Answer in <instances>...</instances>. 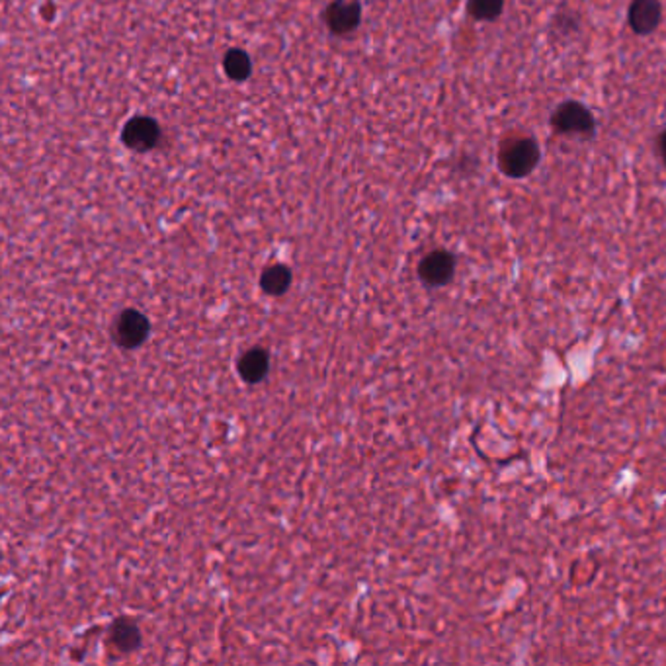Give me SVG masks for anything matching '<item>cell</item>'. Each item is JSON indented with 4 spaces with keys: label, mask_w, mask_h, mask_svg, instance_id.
I'll list each match as a JSON object with an SVG mask.
<instances>
[{
    "label": "cell",
    "mask_w": 666,
    "mask_h": 666,
    "mask_svg": "<svg viewBox=\"0 0 666 666\" xmlns=\"http://www.w3.org/2000/svg\"><path fill=\"white\" fill-rule=\"evenodd\" d=\"M659 153H661L662 162L666 164V129L659 136Z\"/></svg>",
    "instance_id": "obj_13"
},
{
    "label": "cell",
    "mask_w": 666,
    "mask_h": 666,
    "mask_svg": "<svg viewBox=\"0 0 666 666\" xmlns=\"http://www.w3.org/2000/svg\"><path fill=\"white\" fill-rule=\"evenodd\" d=\"M539 162V147L534 139H514L506 143L501 154H498V164L501 171L510 179H524Z\"/></svg>",
    "instance_id": "obj_1"
},
{
    "label": "cell",
    "mask_w": 666,
    "mask_h": 666,
    "mask_svg": "<svg viewBox=\"0 0 666 666\" xmlns=\"http://www.w3.org/2000/svg\"><path fill=\"white\" fill-rule=\"evenodd\" d=\"M149 337V320L136 309H127L119 315L116 325V338L126 348L141 346Z\"/></svg>",
    "instance_id": "obj_3"
},
{
    "label": "cell",
    "mask_w": 666,
    "mask_h": 666,
    "mask_svg": "<svg viewBox=\"0 0 666 666\" xmlns=\"http://www.w3.org/2000/svg\"><path fill=\"white\" fill-rule=\"evenodd\" d=\"M360 14L362 10L356 0H337L329 8L327 22L335 33H346L358 26Z\"/></svg>",
    "instance_id": "obj_7"
},
{
    "label": "cell",
    "mask_w": 666,
    "mask_h": 666,
    "mask_svg": "<svg viewBox=\"0 0 666 666\" xmlns=\"http://www.w3.org/2000/svg\"><path fill=\"white\" fill-rule=\"evenodd\" d=\"M262 290L270 295H282L292 284V272L287 266L274 264L262 274Z\"/></svg>",
    "instance_id": "obj_9"
},
{
    "label": "cell",
    "mask_w": 666,
    "mask_h": 666,
    "mask_svg": "<svg viewBox=\"0 0 666 666\" xmlns=\"http://www.w3.org/2000/svg\"><path fill=\"white\" fill-rule=\"evenodd\" d=\"M455 272V259L448 250H434L430 252L425 260L418 266V274L423 277V282L438 287L446 285Z\"/></svg>",
    "instance_id": "obj_4"
},
{
    "label": "cell",
    "mask_w": 666,
    "mask_h": 666,
    "mask_svg": "<svg viewBox=\"0 0 666 666\" xmlns=\"http://www.w3.org/2000/svg\"><path fill=\"white\" fill-rule=\"evenodd\" d=\"M112 639L121 651H133L141 643L139 627L129 618H119L112 627Z\"/></svg>",
    "instance_id": "obj_10"
},
{
    "label": "cell",
    "mask_w": 666,
    "mask_h": 666,
    "mask_svg": "<svg viewBox=\"0 0 666 666\" xmlns=\"http://www.w3.org/2000/svg\"><path fill=\"white\" fill-rule=\"evenodd\" d=\"M551 126L557 133H579V136H592L596 129L594 116L591 110L579 102H563L551 116Z\"/></svg>",
    "instance_id": "obj_2"
},
{
    "label": "cell",
    "mask_w": 666,
    "mask_h": 666,
    "mask_svg": "<svg viewBox=\"0 0 666 666\" xmlns=\"http://www.w3.org/2000/svg\"><path fill=\"white\" fill-rule=\"evenodd\" d=\"M159 136L161 129L151 118H133L124 129V143L129 149L147 151L157 145Z\"/></svg>",
    "instance_id": "obj_6"
},
{
    "label": "cell",
    "mask_w": 666,
    "mask_h": 666,
    "mask_svg": "<svg viewBox=\"0 0 666 666\" xmlns=\"http://www.w3.org/2000/svg\"><path fill=\"white\" fill-rule=\"evenodd\" d=\"M270 368V358L268 352L262 348L249 350L244 356L239 360V373L247 383H259L262 381Z\"/></svg>",
    "instance_id": "obj_8"
},
{
    "label": "cell",
    "mask_w": 666,
    "mask_h": 666,
    "mask_svg": "<svg viewBox=\"0 0 666 666\" xmlns=\"http://www.w3.org/2000/svg\"><path fill=\"white\" fill-rule=\"evenodd\" d=\"M504 0H469L468 10L475 20H495L501 16Z\"/></svg>",
    "instance_id": "obj_11"
},
{
    "label": "cell",
    "mask_w": 666,
    "mask_h": 666,
    "mask_svg": "<svg viewBox=\"0 0 666 666\" xmlns=\"http://www.w3.org/2000/svg\"><path fill=\"white\" fill-rule=\"evenodd\" d=\"M225 71L227 74L231 76V79L235 81H242L247 79L249 73H250V59L249 55L244 51H231L227 57H225Z\"/></svg>",
    "instance_id": "obj_12"
},
{
    "label": "cell",
    "mask_w": 666,
    "mask_h": 666,
    "mask_svg": "<svg viewBox=\"0 0 666 666\" xmlns=\"http://www.w3.org/2000/svg\"><path fill=\"white\" fill-rule=\"evenodd\" d=\"M629 26L639 36H647L661 24L662 8L659 0H634L629 6Z\"/></svg>",
    "instance_id": "obj_5"
}]
</instances>
